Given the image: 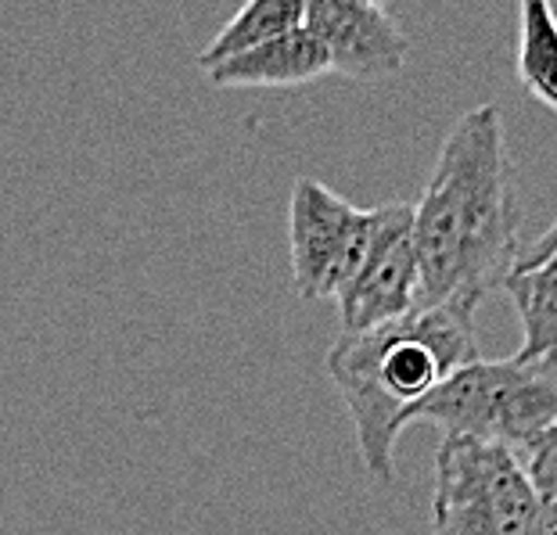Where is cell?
<instances>
[{
    "label": "cell",
    "mask_w": 557,
    "mask_h": 535,
    "mask_svg": "<svg viewBox=\"0 0 557 535\" xmlns=\"http://www.w3.org/2000/svg\"><path fill=\"white\" fill-rule=\"evenodd\" d=\"M521 209L515 198L500 104L485 101L449 126L435 173L413 201L418 309H475L511 277L521 256Z\"/></svg>",
    "instance_id": "1"
},
{
    "label": "cell",
    "mask_w": 557,
    "mask_h": 535,
    "mask_svg": "<svg viewBox=\"0 0 557 535\" xmlns=\"http://www.w3.org/2000/svg\"><path fill=\"white\" fill-rule=\"evenodd\" d=\"M475 360V313L460 306H424L393 324L342 331L324 366L349 410L363 468L377 485L396 482V438L407 413Z\"/></svg>",
    "instance_id": "2"
},
{
    "label": "cell",
    "mask_w": 557,
    "mask_h": 535,
    "mask_svg": "<svg viewBox=\"0 0 557 535\" xmlns=\"http://www.w3.org/2000/svg\"><path fill=\"white\" fill-rule=\"evenodd\" d=\"M413 421L435 424L446 438L500 443L525 457L557 432V352L460 366L407 413V424Z\"/></svg>",
    "instance_id": "3"
},
{
    "label": "cell",
    "mask_w": 557,
    "mask_h": 535,
    "mask_svg": "<svg viewBox=\"0 0 557 535\" xmlns=\"http://www.w3.org/2000/svg\"><path fill=\"white\" fill-rule=\"evenodd\" d=\"M432 535H536L525 457L500 443L443 438L435 453Z\"/></svg>",
    "instance_id": "4"
},
{
    "label": "cell",
    "mask_w": 557,
    "mask_h": 535,
    "mask_svg": "<svg viewBox=\"0 0 557 535\" xmlns=\"http://www.w3.org/2000/svg\"><path fill=\"white\" fill-rule=\"evenodd\" d=\"M371 209H357L327 184L299 176L288 206V252L292 281L302 299H335L352 277L371 241Z\"/></svg>",
    "instance_id": "5"
},
{
    "label": "cell",
    "mask_w": 557,
    "mask_h": 535,
    "mask_svg": "<svg viewBox=\"0 0 557 535\" xmlns=\"http://www.w3.org/2000/svg\"><path fill=\"white\" fill-rule=\"evenodd\" d=\"M371 212L367 252L352 277L335 291L342 331H371L418 309L421 270L413 248V201H385Z\"/></svg>",
    "instance_id": "6"
},
{
    "label": "cell",
    "mask_w": 557,
    "mask_h": 535,
    "mask_svg": "<svg viewBox=\"0 0 557 535\" xmlns=\"http://www.w3.org/2000/svg\"><path fill=\"white\" fill-rule=\"evenodd\" d=\"M306 29L324 47L331 73L357 83H377L403 73L410 54V40L396 18L385 8L360 0H310Z\"/></svg>",
    "instance_id": "7"
},
{
    "label": "cell",
    "mask_w": 557,
    "mask_h": 535,
    "mask_svg": "<svg viewBox=\"0 0 557 535\" xmlns=\"http://www.w3.org/2000/svg\"><path fill=\"white\" fill-rule=\"evenodd\" d=\"M327 73L331 62L324 47H320V40L310 29L299 26L263 47H252V51L227 58L216 69H209L206 76L212 87H227V90H252V87L284 90V87H306V83H317Z\"/></svg>",
    "instance_id": "8"
},
{
    "label": "cell",
    "mask_w": 557,
    "mask_h": 535,
    "mask_svg": "<svg viewBox=\"0 0 557 535\" xmlns=\"http://www.w3.org/2000/svg\"><path fill=\"white\" fill-rule=\"evenodd\" d=\"M306 4L310 0H245L238 15L212 37L198 54V69L209 73L220 62H227L234 54H245L252 47H263L270 40L284 37V33L306 26Z\"/></svg>",
    "instance_id": "9"
},
{
    "label": "cell",
    "mask_w": 557,
    "mask_h": 535,
    "mask_svg": "<svg viewBox=\"0 0 557 535\" xmlns=\"http://www.w3.org/2000/svg\"><path fill=\"white\" fill-rule=\"evenodd\" d=\"M504 288L521 320L518 356L532 360V356L557 352V252L540 266L515 270Z\"/></svg>",
    "instance_id": "10"
},
{
    "label": "cell",
    "mask_w": 557,
    "mask_h": 535,
    "mask_svg": "<svg viewBox=\"0 0 557 535\" xmlns=\"http://www.w3.org/2000/svg\"><path fill=\"white\" fill-rule=\"evenodd\" d=\"M518 79L557 112V15L550 0H518Z\"/></svg>",
    "instance_id": "11"
},
{
    "label": "cell",
    "mask_w": 557,
    "mask_h": 535,
    "mask_svg": "<svg viewBox=\"0 0 557 535\" xmlns=\"http://www.w3.org/2000/svg\"><path fill=\"white\" fill-rule=\"evenodd\" d=\"M532 493H536V535H557V432L525 453Z\"/></svg>",
    "instance_id": "12"
},
{
    "label": "cell",
    "mask_w": 557,
    "mask_h": 535,
    "mask_svg": "<svg viewBox=\"0 0 557 535\" xmlns=\"http://www.w3.org/2000/svg\"><path fill=\"white\" fill-rule=\"evenodd\" d=\"M557 252V220L550 223L547 231H543L536 241H532L529 248H521V256H518V263L515 270H529V266H540V263H547V259ZM511 270V273H515Z\"/></svg>",
    "instance_id": "13"
},
{
    "label": "cell",
    "mask_w": 557,
    "mask_h": 535,
    "mask_svg": "<svg viewBox=\"0 0 557 535\" xmlns=\"http://www.w3.org/2000/svg\"><path fill=\"white\" fill-rule=\"evenodd\" d=\"M360 4H377V8H385V0H360Z\"/></svg>",
    "instance_id": "14"
}]
</instances>
